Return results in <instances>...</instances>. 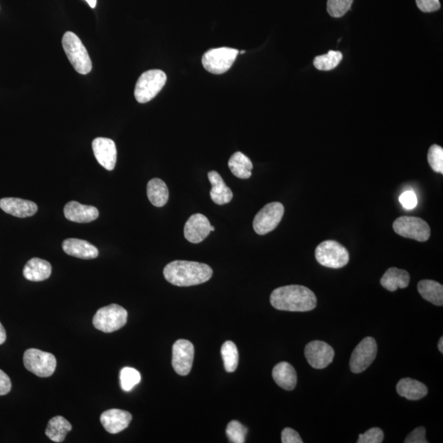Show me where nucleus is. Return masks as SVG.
<instances>
[{
    "label": "nucleus",
    "instance_id": "a211bd4d",
    "mask_svg": "<svg viewBox=\"0 0 443 443\" xmlns=\"http://www.w3.org/2000/svg\"><path fill=\"white\" fill-rule=\"evenodd\" d=\"M0 208L10 215L18 218H27L37 213L38 207L32 201L12 198H3L0 200Z\"/></svg>",
    "mask_w": 443,
    "mask_h": 443
},
{
    "label": "nucleus",
    "instance_id": "4468645a",
    "mask_svg": "<svg viewBox=\"0 0 443 443\" xmlns=\"http://www.w3.org/2000/svg\"><path fill=\"white\" fill-rule=\"evenodd\" d=\"M94 155L98 164L108 171L115 169L117 162V148L110 138L98 137L92 142Z\"/></svg>",
    "mask_w": 443,
    "mask_h": 443
},
{
    "label": "nucleus",
    "instance_id": "7ed1b4c3",
    "mask_svg": "<svg viewBox=\"0 0 443 443\" xmlns=\"http://www.w3.org/2000/svg\"><path fill=\"white\" fill-rule=\"evenodd\" d=\"M62 44L74 69L82 75L90 73L92 69L91 59L80 38L75 33L67 32L63 34Z\"/></svg>",
    "mask_w": 443,
    "mask_h": 443
},
{
    "label": "nucleus",
    "instance_id": "9d476101",
    "mask_svg": "<svg viewBox=\"0 0 443 443\" xmlns=\"http://www.w3.org/2000/svg\"><path fill=\"white\" fill-rule=\"evenodd\" d=\"M284 206L280 202H272L266 205L255 215L253 228L256 233L265 235L274 231L282 220Z\"/></svg>",
    "mask_w": 443,
    "mask_h": 443
},
{
    "label": "nucleus",
    "instance_id": "e433bc0d",
    "mask_svg": "<svg viewBox=\"0 0 443 443\" xmlns=\"http://www.w3.org/2000/svg\"><path fill=\"white\" fill-rule=\"evenodd\" d=\"M426 430L425 427H418L415 430H413L410 435H409L405 443H428V440L425 437Z\"/></svg>",
    "mask_w": 443,
    "mask_h": 443
},
{
    "label": "nucleus",
    "instance_id": "f3484780",
    "mask_svg": "<svg viewBox=\"0 0 443 443\" xmlns=\"http://www.w3.org/2000/svg\"><path fill=\"white\" fill-rule=\"evenodd\" d=\"M63 213L67 219L79 224L91 223L100 214L96 207L82 205L77 201L68 202L64 207Z\"/></svg>",
    "mask_w": 443,
    "mask_h": 443
},
{
    "label": "nucleus",
    "instance_id": "f704fd0d",
    "mask_svg": "<svg viewBox=\"0 0 443 443\" xmlns=\"http://www.w3.org/2000/svg\"><path fill=\"white\" fill-rule=\"evenodd\" d=\"M384 435L381 428H372L367 432L359 435L358 443H381L383 441Z\"/></svg>",
    "mask_w": 443,
    "mask_h": 443
},
{
    "label": "nucleus",
    "instance_id": "c756f323",
    "mask_svg": "<svg viewBox=\"0 0 443 443\" xmlns=\"http://www.w3.org/2000/svg\"><path fill=\"white\" fill-rule=\"evenodd\" d=\"M342 58L341 52L330 51L326 54L315 58L314 59V66L320 71L333 70L341 63Z\"/></svg>",
    "mask_w": 443,
    "mask_h": 443
},
{
    "label": "nucleus",
    "instance_id": "0eeeda50",
    "mask_svg": "<svg viewBox=\"0 0 443 443\" xmlns=\"http://www.w3.org/2000/svg\"><path fill=\"white\" fill-rule=\"evenodd\" d=\"M24 366L38 377H51L56 371L57 361L53 354L38 349H28L23 356Z\"/></svg>",
    "mask_w": 443,
    "mask_h": 443
},
{
    "label": "nucleus",
    "instance_id": "9b49d317",
    "mask_svg": "<svg viewBox=\"0 0 443 443\" xmlns=\"http://www.w3.org/2000/svg\"><path fill=\"white\" fill-rule=\"evenodd\" d=\"M377 352L378 346L374 338L368 337L363 339L354 348L349 359V368L352 372L359 373L366 371L375 359Z\"/></svg>",
    "mask_w": 443,
    "mask_h": 443
},
{
    "label": "nucleus",
    "instance_id": "412c9836",
    "mask_svg": "<svg viewBox=\"0 0 443 443\" xmlns=\"http://www.w3.org/2000/svg\"><path fill=\"white\" fill-rule=\"evenodd\" d=\"M51 264L48 261L39 258L30 259L23 269L25 278L32 282H41L51 277Z\"/></svg>",
    "mask_w": 443,
    "mask_h": 443
},
{
    "label": "nucleus",
    "instance_id": "423d86ee",
    "mask_svg": "<svg viewBox=\"0 0 443 443\" xmlns=\"http://www.w3.org/2000/svg\"><path fill=\"white\" fill-rule=\"evenodd\" d=\"M127 315L124 308L112 304L98 310L93 318V324L100 331L110 333L125 326Z\"/></svg>",
    "mask_w": 443,
    "mask_h": 443
},
{
    "label": "nucleus",
    "instance_id": "79ce46f5",
    "mask_svg": "<svg viewBox=\"0 0 443 443\" xmlns=\"http://www.w3.org/2000/svg\"><path fill=\"white\" fill-rule=\"evenodd\" d=\"M86 3L90 5L91 8H95L97 5V0H86Z\"/></svg>",
    "mask_w": 443,
    "mask_h": 443
},
{
    "label": "nucleus",
    "instance_id": "4be33fe9",
    "mask_svg": "<svg viewBox=\"0 0 443 443\" xmlns=\"http://www.w3.org/2000/svg\"><path fill=\"white\" fill-rule=\"evenodd\" d=\"M273 378L275 383L285 390L292 391L297 386V372L288 362H281L274 368Z\"/></svg>",
    "mask_w": 443,
    "mask_h": 443
},
{
    "label": "nucleus",
    "instance_id": "a19ab883",
    "mask_svg": "<svg viewBox=\"0 0 443 443\" xmlns=\"http://www.w3.org/2000/svg\"><path fill=\"white\" fill-rule=\"evenodd\" d=\"M5 341H6V332H5L3 325L0 323V345L4 343Z\"/></svg>",
    "mask_w": 443,
    "mask_h": 443
},
{
    "label": "nucleus",
    "instance_id": "5701e85b",
    "mask_svg": "<svg viewBox=\"0 0 443 443\" xmlns=\"http://www.w3.org/2000/svg\"><path fill=\"white\" fill-rule=\"evenodd\" d=\"M397 391L399 395L410 401L420 400L428 394L425 384L410 378L401 379L397 383Z\"/></svg>",
    "mask_w": 443,
    "mask_h": 443
},
{
    "label": "nucleus",
    "instance_id": "a878e982",
    "mask_svg": "<svg viewBox=\"0 0 443 443\" xmlns=\"http://www.w3.org/2000/svg\"><path fill=\"white\" fill-rule=\"evenodd\" d=\"M147 195L151 204L156 207H162L169 198V188L164 181L153 179L147 184Z\"/></svg>",
    "mask_w": 443,
    "mask_h": 443
},
{
    "label": "nucleus",
    "instance_id": "c03bdc74",
    "mask_svg": "<svg viewBox=\"0 0 443 443\" xmlns=\"http://www.w3.org/2000/svg\"><path fill=\"white\" fill-rule=\"evenodd\" d=\"M210 230H211V231H214L215 230L214 226H212V225H211V226H210Z\"/></svg>",
    "mask_w": 443,
    "mask_h": 443
},
{
    "label": "nucleus",
    "instance_id": "393cba45",
    "mask_svg": "<svg viewBox=\"0 0 443 443\" xmlns=\"http://www.w3.org/2000/svg\"><path fill=\"white\" fill-rule=\"evenodd\" d=\"M418 292L421 297L437 307L443 304V287L433 280H422L418 283Z\"/></svg>",
    "mask_w": 443,
    "mask_h": 443
},
{
    "label": "nucleus",
    "instance_id": "bb28decb",
    "mask_svg": "<svg viewBox=\"0 0 443 443\" xmlns=\"http://www.w3.org/2000/svg\"><path fill=\"white\" fill-rule=\"evenodd\" d=\"M229 167L233 174L238 179H248L252 175V162L241 152H236L231 155Z\"/></svg>",
    "mask_w": 443,
    "mask_h": 443
},
{
    "label": "nucleus",
    "instance_id": "6ab92c4d",
    "mask_svg": "<svg viewBox=\"0 0 443 443\" xmlns=\"http://www.w3.org/2000/svg\"><path fill=\"white\" fill-rule=\"evenodd\" d=\"M63 250L64 252L73 257L82 259H92L98 257V250L86 240L69 238L63 241Z\"/></svg>",
    "mask_w": 443,
    "mask_h": 443
},
{
    "label": "nucleus",
    "instance_id": "f8f14e48",
    "mask_svg": "<svg viewBox=\"0 0 443 443\" xmlns=\"http://www.w3.org/2000/svg\"><path fill=\"white\" fill-rule=\"evenodd\" d=\"M195 357L193 344L187 340L180 339L172 347V364L175 372L181 376L189 374Z\"/></svg>",
    "mask_w": 443,
    "mask_h": 443
},
{
    "label": "nucleus",
    "instance_id": "72a5a7b5",
    "mask_svg": "<svg viewBox=\"0 0 443 443\" xmlns=\"http://www.w3.org/2000/svg\"><path fill=\"white\" fill-rule=\"evenodd\" d=\"M428 161L433 171L437 172V174H443L442 147L432 145L428 153Z\"/></svg>",
    "mask_w": 443,
    "mask_h": 443
},
{
    "label": "nucleus",
    "instance_id": "c85d7f7f",
    "mask_svg": "<svg viewBox=\"0 0 443 443\" xmlns=\"http://www.w3.org/2000/svg\"><path fill=\"white\" fill-rule=\"evenodd\" d=\"M221 354L224 359L225 371L228 373L235 372L239 362L238 349L235 343L231 341L225 342L222 346Z\"/></svg>",
    "mask_w": 443,
    "mask_h": 443
},
{
    "label": "nucleus",
    "instance_id": "a18cd8bd",
    "mask_svg": "<svg viewBox=\"0 0 443 443\" xmlns=\"http://www.w3.org/2000/svg\"><path fill=\"white\" fill-rule=\"evenodd\" d=\"M239 53H245V51H240V52H239Z\"/></svg>",
    "mask_w": 443,
    "mask_h": 443
},
{
    "label": "nucleus",
    "instance_id": "7c9ffc66",
    "mask_svg": "<svg viewBox=\"0 0 443 443\" xmlns=\"http://www.w3.org/2000/svg\"><path fill=\"white\" fill-rule=\"evenodd\" d=\"M139 371L134 368L125 367L120 372V383L123 391L130 392L141 382Z\"/></svg>",
    "mask_w": 443,
    "mask_h": 443
},
{
    "label": "nucleus",
    "instance_id": "2f4dec72",
    "mask_svg": "<svg viewBox=\"0 0 443 443\" xmlns=\"http://www.w3.org/2000/svg\"><path fill=\"white\" fill-rule=\"evenodd\" d=\"M248 430L244 425L236 420L231 421L226 427V433L231 442L243 443Z\"/></svg>",
    "mask_w": 443,
    "mask_h": 443
},
{
    "label": "nucleus",
    "instance_id": "cd10ccee",
    "mask_svg": "<svg viewBox=\"0 0 443 443\" xmlns=\"http://www.w3.org/2000/svg\"><path fill=\"white\" fill-rule=\"evenodd\" d=\"M72 425L65 418L56 416L49 421L46 430V436L54 442H63L68 432L72 430Z\"/></svg>",
    "mask_w": 443,
    "mask_h": 443
},
{
    "label": "nucleus",
    "instance_id": "58836bf2",
    "mask_svg": "<svg viewBox=\"0 0 443 443\" xmlns=\"http://www.w3.org/2000/svg\"><path fill=\"white\" fill-rule=\"evenodd\" d=\"M283 443H303L299 433L290 428H285L282 432Z\"/></svg>",
    "mask_w": 443,
    "mask_h": 443
},
{
    "label": "nucleus",
    "instance_id": "f257e3e1",
    "mask_svg": "<svg viewBox=\"0 0 443 443\" xmlns=\"http://www.w3.org/2000/svg\"><path fill=\"white\" fill-rule=\"evenodd\" d=\"M270 302L276 309L283 312H307L316 307V295L304 285H289L275 289Z\"/></svg>",
    "mask_w": 443,
    "mask_h": 443
},
{
    "label": "nucleus",
    "instance_id": "f03ea898",
    "mask_svg": "<svg viewBox=\"0 0 443 443\" xmlns=\"http://www.w3.org/2000/svg\"><path fill=\"white\" fill-rule=\"evenodd\" d=\"M213 275L209 265L193 261L175 260L166 265L164 276L176 287H191L206 283Z\"/></svg>",
    "mask_w": 443,
    "mask_h": 443
},
{
    "label": "nucleus",
    "instance_id": "6e6552de",
    "mask_svg": "<svg viewBox=\"0 0 443 443\" xmlns=\"http://www.w3.org/2000/svg\"><path fill=\"white\" fill-rule=\"evenodd\" d=\"M238 49L228 47L212 49L202 58V64L206 71L220 75L228 72L238 57Z\"/></svg>",
    "mask_w": 443,
    "mask_h": 443
},
{
    "label": "nucleus",
    "instance_id": "473e14b6",
    "mask_svg": "<svg viewBox=\"0 0 443 443\" xmlns=\"http://www.w3.org/2000/svg\"><path fill=\"white\" fill-rule=\"evenodd\" d=\"M354 0H328L327 11L333 18H342L351 9Z\"/></svg>",
    "mask_w": 443,
    "mask_h": 443
},
{
    "label": "nucleus",
    "instance_id": "20e7f679",
    "mask_svg": "<svg viewBox=\"0 0 443 443\" xmlns=\"http://www.w3.org/2000/svg\"><path fill=\"white\" fill-rule=\"evenodd\" d=\"M166 82V73L159 69H152L142 73L136 84V100L141 103L150 102L162 91Z\"/></svg>",
    "mask_w": 443,
    "mask_h": 443
},
{
    "label": "nucleus",
    "instance_id": "c9c22d12",
    "mask_svg": "<svg viewBox=\"0 0 443 443\" xmlns=\"http://www.w3.org/2000/svg\"><path fill=\"white\" fill-rule=\"evenodd\" d=\"M399 201H400L403 208L406 210H412L416 208L418 203L415 192L412 191H406L404 192V193L401 195L400 198H399Z\"/></svg>",
    "mask_w": 443,
    "mask_h": 443
},
{
    "label": "nucleus",
    "instance_id": "4c0bfd02",
    "mask_svg": "<svg viewBox=\"0 0 443 443\" xmlns=\"http://www.w3.org/2000/svg\"><path fill=\"white\" fill-rule=\"evenodd\" d=\"M416 4L423 13L436 12L441 8L439 0H416Z\"/></svg>",
    "mask_w": 443,
    "mask_h": 443
},
{
    "label": "nucleus",
    "instance_id": "1a4fd4ad",
    "mask_svg": "<svg viewBox=\"0 0 443 443\" xmlns=\"http://www.w3.org/2000/svg\"><path fill=\"white\" fill-rule=\"evenodd\" d=\"M393 229L403 238L425 243L430 238L431 229L427 222L417 217L402 216L393 223Z\"/></svg>",
    "mask_w": 443,
    "mask_h": 443
},
{
    "label": "nucleus",
    "instance_id": "39448f33",
    "mask_svg": "<svg viewBox=\"0 0 443 443\" xmlns=\"http://www.w3.org/2000/svg\"><path fill=\"white\" fill-rule=\"evenodd\" d=\"M315 258L324 267L336 269L343 268L348 264L349 255L342 245L338 241L328 240L317 246Z\"/></svg>",
    "mask_w": 443,
    "mask_h": 443
},
{
    "label": "nucleus",
    "instance_id": "37998d69",
    "mask_svg": "<svg viewBox=\"0 0 443 443\" xmlns=\"http://www.w3.org/2000/svg\"><path fill=\"white\" fill-rule=\"evenodd\" d=\"M438 349H439V352L441 353H443V338L442 337L439 340V342H438Z\"/></svg>",
    "mask_w": 443,
    "mask_h": 443
},
{
    "label": "nucleus",
    "instance_id": "ea45409f",
    "mask_svg": "<svg viewBox=\"0 0 443 443\" xmlns=\"http://www.w3.org/2000/svg\"><path fill=\"white\" fill-rule=\"evenodd\" d=\"M12 383L9 377L0 369V396L7 395L11 391Z\"/></svg>",
    "mask_w": 443,
    "mask_h": 443
},
{
    "label": "nucleus",
    "instance_id": "aec40b11",
    "mask_svg": "<svg viewBox=\"0 0 443 443\" xmlns=\"http://www.w3.org/2000/svg\"><path fill=\"white\" fill-rule=\"evenodd\" d=\"M208 179L212 185L210 193L212 200L219 205L229 203L233 200V191L226 185L219 172L210 171L208 174Z\"/></svg>",
    "mask_w": 443,
    "mask_h": 443
},
{
    "label": "nucleus",
    "instance_id": "ddd939ff",
    "mask_svg": "<svg viewBox=\"0 0 443 443\" xmlns=\"http://www.w3.org/2000/svg\"><path fill=\"white\" fill-rule=\"evenodd\" d=\"M304 356L309 366L317 369L326 368L333 361L334 349L326 342L313 341L307 345Z\"/></svg>",
    "mask_w": 443,
    "mask_h": 443
},
{
    "label": "nucleus",
    "instance_id": "b1692460",
    "mask_svg": "<svg viewBox=\"0 0 443 443\" xmlns=\"http://www.w3.org/2000/svg\"><path fill=\"white\" fill-rule=\"evenodd\" d=\"M410 274L407 271L397 268H390L386 271L380 280L383 287L390 292H395L398 288H406L410 283Z\"/></svg>",
    "mask_w": 443,
    "mask_h": 443
},
{
    "label": "nucleus",
    "instance_id": "2eb2a0df",
    "mask_svg": "<svg viewBox=\"0 0 443 443\" xmlns=\"http://www.w3.org/2000/svg\"><path fill=\"white\" fill-rule=\"evenodd\" d=\"M210 222L204 214L191 215L184 226V236L191 243L203 241L210 233Z\"/></svg>",
    "mask_w": 443,
    "mask_h": 443
},
{
    "label": "nucleus",
    "instance_id": "dca6fc26",
    "mask_svg": "<svg viewBox=\"0 0 443 443\" xmlns=\"http://www.w3.org/2000/svg\"><path fill=\"white\" fill-rule=\"evenodd\" d=\"M132 416L129 412L111 409L101 413V422L108 432L115 435L129 426Z\"/></svg>",
    "mask_w": 443,
    "mask_h": 443
}]
</instances>
